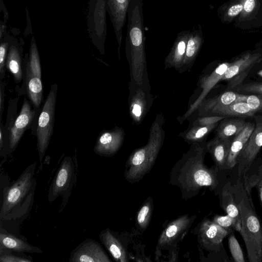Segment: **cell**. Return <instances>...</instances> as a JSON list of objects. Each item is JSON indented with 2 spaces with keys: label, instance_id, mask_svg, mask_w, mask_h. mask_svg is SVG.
<instances>
[{
  "label": "cell",
  "instance_id": "obj_1",
  "mask_svg": "<svg viewBox=\"0 0 262 262\" xmlns=\"http://www.w3.org/2000/svg\"><path fill=\"white\" fill-rule=\"evenodd\" d=\"M206 143L191 144L170 172L169 183L180 189L184 200L195 196L204 187L214 190L219 185L217 168L215 165L209 168L204 164Z\"/></svg>",
  "mask_w": 262,
  "mask_h": 262
},
{
  "label": "cell",
  "instance_id": "obj_2",
  "mask_svg": "<svg viewBox=\"0 0 262 262\" xmlns=\"http://www.w3.org/2000/svg\"><path fill=\"white\" fill-rule=\"evenodd\" d=\"M143 0H132L127 12L125 52L130 79L141 83L148 78L143 14Z\"/></svg>",
  "mask_w": 262,
  "mask_h": 262
},
{
  "label": "cell",
  "instance_id": "obj_3",
  "mask_svg": "<svg viewBox=\"0 0 262 262\" xmlns=\"http://www.w3.org/2000/svg\"><path fill=\"white\" fill-rule=\"evenodd\" d=\"M164 122L163 114H158L150 126L147 144L133 151L128 157L124 176L130 183L139 182L154 165L165 138Z\"/></svg>",
  "mask_w": 262,
  "mask_h": 262
},
{
  "label": "cell",
  "instance_id": "obj_4",
  "mask_svg": "<svg viewBox=\"0 0 262 262\" xmlns=\"http://www.w3.org/2000/svg\"><path fill=\"white\" fill-rule=\"evenodd\" d=\"M240 210V233L244 241L250 262H260L262 253V224L255 211L251 197L240 179L233 186Z\"/></svg>",
  "mask_w": 262,
  "mask_h": 262
},
{
  "label": "cell",
  "instance_id": "obj_5",
  "mask_svg": "<svg viewBox=\"0 0 262 262\" xmlns=\"http://www.w3.org/2000/svg\"><path fill=\"white\" fill-rule=\"evenodd\" d=\"M24 79L19 95H25L32 105L40 109L43 100V86L40 56L34 37L32 38L29 51L24 59Z\"/></svg>",
  "mask_w": 262,
  "mask_h": 262
},
{
  "label": "cell",
  "instance_id": "obj_6",
  "mask_svg": "<svg viewBox=\"0 0 262 262\" xmlns=\"http://www.w3.org/2000/svg\"><path fill=\"white\" fill-rule=\"evenodd\" d=\"M230 233L212 221L203 220L197 226V235L200 255L206 252L204 260L230 261L223 244V239Z\"/></svg>",
  "mask_w": 262,
  "mask_h": 262
},
{
  "label": "cell",
  "instance_id": "obj_7",
  "mask_svg": "<svg viewBox=\"0 0 262 262\" xmlns=\"http://www.w3.org/2000/svg\"><path fill=\"white\" fill-rule=\"evenodd\" d=\"M58 86L56 83L51 85L37 118L35 135L36 137L37 149L40 164L48 149L53 133Z\"/></svg>",
  "mask_w": 262,
  "mask_h": 262
},
{
  "label": "cell",
  "instance_id": "obj_8",
  "mask_svg": "<svg viewBox=\"0 0 262 262\" xmlns=\"http://www.w3.org/2000/svg\"><path fill=\"white\" fill-rule=\"evenodd\" d=\"M128 103L129 114L134 124L139 125L149 111L154 101L148 77L141 83L129 79Z\"/></svg>",
  "mask_w": 262,
  "mask_h": 262
},
{
  "label": "cell",
  "instance_id": "obj_9",
  "mask_svg": "<svg viewBox=\"0 0 262 262\" xmlns=\"http://www.w3.org/2000/svg\"><path fill=\"white\" fill-rule=\"evenodd\" d=\"M231 63H220L210 73L203 72L200 75L196 88L189 99L188 109L182 116L178 117L180 124L187 120L196 110L198 106L209 92L220 81Z\"/></svg>",
  "mask_w": 262,
  "mask_h": 262
},
{
  "label": "cell",
  "instance_id": "obj_10",
  "mask_svg": "<svg viewBox=\"0 0 262 262\" xmlns=\"http://www.w3.org/2000/svg\"><path fill=\"white\" fill-rule=\"evenodd\" d=\"M196 215H181L170 222L162 232L155 249V260L158 261L164 251L179 246L196 219Z\"/></svg>",
  "mask_w": 262,
  "mask_h": 262
},
{
  "label": "cell",
  "instance_id": "obj_11",
  "mask_svg": "<svg viewBox=\"0 0 262 262\" xmlns=\"http://www.w3.org/2000/svg\"><path fill=\"white\" fill-rule=\"evenodd\" d=\"M40 109L34 108L25 96L18 115L12 123L3 154H10L17 147L22 136L29 128L35 129Z\"/></svg>",
  "mask_w": 262,
  "mask_h": 262
},
{
  "label": "cell",
  "instance_id": "obj_12",
  "mask_svg": "<svg viewBox=\"0 0 262 262\" xmlns=\"http://www.w3.org/2000/svg\"><path fill=\"white\" fill-rule=\"evenodd\" d=\"M36 163L28 166L10 187L5 189L0 217L4 219L19 204L33 187Z\"/></svg>",
  "mask_w": 262,
  "mask_h": 262
},
{
  "label": "cell",
  "instance_id": "obj_13",
  "mask_svg": "<svg viewBox=\"0 0 262 262\" xmlns=\"http://www.w3.org/2000/svg\"><path fill=\"white\" fill-rule=\"evenodd\" d=\"M255 126L237 160V174L244 178L262 147V116H254Z\"/></svg>",
  "mask_w": 262,
  "mask_h": 262
},
{
  "label": "cell",
  "instance_id": "obj_14",
  "mask_svg": "<svg viewBox=\"0 0 262 262\" xmlns=\"http://www.w3.org/2000/svg\"><path fill=\"white\" fill-rule=\"evenodd\" d=\"M75 180L74 163L69 156L61 162L49 189L48 201H54L60 195H65L72 189Z\"/></svg>",
  "mask_w": 262,
  "mask_h": 262
},
{
  "label": "cell",
  "instance_id": "obj_15",
  "mask_svg": "<svg viewBox=\"0 0 262 262\" xmlns=\"http://www.w3.org/2000/svg\"><path fill=\"white\" fill-rule=\"evenodd\" d=\"M262 59L260 53L247 52L231 62L221 80L230 81V87H235L246 77L251 68Z\"/></svg>",
  "mask_w": 262,
  "mask_h": 262
},
{
  "label": "cell",
  "instance_id": "obj_16",
  "mask_svg": "<svg viewBox=\"0 0 262 262\" xmlns=\"http://www.w3.org/2000/svg\"><path fill=\"white\" fill-rule=\"evenodd\" d=\"M70 262H111L101 245L96 241L88 238L71 252Z\"/></svg>",
  "mask_w": 262,
  "mask_h": 262
},
{
  "label": "cell",
  "instance_id": "obj_17",
  "mask_svg": "<svg viewBox=\"0 0 262 262\" xmlns=\"http://www.w3.org/2000/svg\"><path fill=\"white\" fill-rule=\"evenodd\" d=\"M106 10L109 14L116 37L119 59L122 39L123 27L127 17V12L132 0H104Z\"/></svg>",
  "mask_w": 262,
  "mask_h": 262
},
{
  "label": "cell",
  "instance_id": "obj_18",
  "mask_svg": "<svg viewBox=\"0 0 262 262\" xmlns=\"http://www.w3.org/2000/svg\"><path fill=\"white\" fill-rule=\"evenodd\" d=\"M124 138L125 132L121 127L103 130L97 138L94 151L101 156H113L122 146Z\"/></svg>",
  "mask_w": 262,
  "mask_h": 262
},
{
  "label": "cell",
  "instance_id": "obj_19",
  "mask_svg": "<svg viewBox=\"0 0 262 262\" xmlns=\"http://www.w3.org/2000/svg\"><path fill=\"white\" fill-rule=\"evenodd\" d=\"M234 25L246 30L262 26V0H245L243 9L234 20Z\"/></svg>",
  "mask_w": 262,
  "mask_h": 262
},
{
  "label": "cell",
  "instance_id": "obj_20",
  "mask_svg": "<svg viewBox=\"0 0 262 262\" xmlns=\"http://www.w3.org/2000/svg\"><path fill=\"white\" fill-rule=\"evenodd\" d=\"M246 96L232 91H227L213 97H206L193 114L197 113V116H209L213 111L221 107L235 102L245 101Z\"/></svg>",
  "mask_w": 262,
  "mask_h": 262
},
{
  "label": "cell",
  "instance_id": "obj_21",
  "mask_svg": "<svg viewBox=\"0 0 262 262\" xmlns=\"http://www.w3.org/2000/svg\"><path fill=\"white\" fill-rule=\"evenodd\" d=\"M99 239L113 258L117 262L128 261L126 248L117 234L110 229L102 230Z\"/></svg>",
  "mask_w": 262,
  "mask_h": 262
},
{
  "label": "cell",
  "instance_id": "obj_22",
  "mask_svg": "<svg viewBox=\"0 0 262 262\" xmlns=\"http://www.w3.org/2000/svg\"><path fill=\"white\" fill-rule=\"evenodd\" d=\"M203 43L202 28H198L189 30L186 52L182 66L178 72L182 73L190 70L198 56Z\"/></svg>",
  "mask_w": 262,
  "mask_h": 262
},
{
  "label": "cell",
  "instance_id": "obj_23",
  "mask_svg": "<svg viewBox=\"0 0 262 262\" xmlns=\"http://www.w3.org/2000/svg\"><path fill=\"white\" fill-rule=\"evenodd\" d=\"M6 68L12 75L16 84L23 81L24 74L23 52L17 40L11 39L6 58Z\"/></svg>",
  "mask_w": 262,
  "mask_h": 262
},
{
  "label": "cell",
  "instance_id": "obj_24",
  "mask_svg": "<svg viewBox=\"0 0 262 262\" xmlns=\"http://www.w3.org/2000/svg\"><path fill=\"white\" fill-rule=\"evenodd\" d=\"M189 33V30L178 33L169 54L165 58V69L173 68L179 71L185 56Z\"/></svg>",
  "mask_w": 262,
  "mask_h": 262
},
{
  "label": "cell",
  "instance_id": "obj_25",
  "mask_svg": "<svg viewBox=\"0 0 262 262\" xmlns=\"http://www.w3.org/2000/svg\"><path fill=\"white\" fill-rule=\"evenodd\" d=\"M233 139L222 138L216 136L207 142L206 147L219 170L227 169V160Z\"/></svg>",
  "mask_w": 262,
  "mask_h": 262
},
{
  "label": "cell",
  "instance_id": "obj_26",
  "mask_svg": "<svg viewBox=\"0 0 262 262\" xmlns=\"http://www.w3.org/2000/svg\"><path fill=\"white\" fill-rule=\"evenodd\" d=\"M255 124L247 122L244 128L232 141L227 160V168L232 169L237 164L238 157L248 141Z\"/></svg>",
  "mask_w": 262,
  "mask_h": 262
},
{
  "label": "cell",
  "instance_id": "obj_27",
  "mask_svg": "<svg viewBox=\"0 0 262 262\" xmlns=\"http://www.w3.org/2000/svg\"><path fill=\"white\" fill-rule=\"evenodd\" d=\"M220 205L224 211L233 217L241 228L240 210L236 201L233 186L230 182L223 187L220 196Z\"/></svg>",
  "mask_w": 262,
  "mask_h": 262
},
{
  "label": "cell",
  "instance_id": "obj_28",
  "mask_svg": "<svg viewBox=\"0 0 262 262\" xmlns=\"http://www.w3.org/2000/svg\"><path fill=\"white\" fill-rule=\"evenodd\" d=\"M1 249L11 250L16 252L42 253V250L37 247L34 246L26 241L9 233H0Z\"/></svg>",
  "mask_w": 262,
  "mask_h": 262
},
{
  "label": "cell",
  "instance_id": "obj_29",
  "mask_svg": "<svg viewBox=\"0 0 262 262\" xmlns=\"http://www.w3.org/2000/svg\"><path fill=\"white\" fill-rule=\"evenodd\" d=\"M255 112L252 111L244 101L233 102L213 111L209 116H223L226 117H252Z\"/></svg>",
  "mask_w": 262,
  "mask_h": 262
},
{
  "label": "cell",
  "instance_id": "obj_30",
  "mask_svg": "<svg viewBox=\"0 0 262 262\" xmlns=\"http://www.w3.org/2000/svg\"><path fill=\"white\" fill-rule=\"evenodd\" d=\"M217 126L215 136L222 138H231L238 134L245 127L247 122L242 118L223 119Z\"/></svg>",
  "mask_w": 262,
  "mask_h": 262
},
{
  "label": "cell",
  "instance_id": "obj_31",
  "mask_svg": "<svg viewBox=\"0 0 262 262\" xmlns=\"http://www.w3.org/2000/svg\"><path fill=\"white\" fill-rule=\"evenodd\" d=\"M218 125V123L209 125H188L179 136L189 144L205 142L208 135Z\"/></svg>",
  "mask_w": 262,
  "mask_h": 262
},
{
  "label": "cell",
  "instance_id": "obj_32",
  "mask_svg": "<svg viewBox=\"0 0 262 262\" xmlns=\"http://www.w3.org/2000/svg\"><path fill=\"white\" fill-rule=\"evenodd\" d=\"M245 0H229L219 7L217 13L223 24L233 21L242 12Z\"/></svg>",
  "mask_w": 262,
  "mask_h": 262
},
{
  "label": "cell",
  "instance_id": "obj_33",
  "mask_svg": "<svg viewBox=\"0 0 262 262\" xmlns=\"http://www.w3.org/2000/svg\"><path fill=\"white\" fill-rule=\"evenodd\" d=\"M153 209V199L149 196L143 203L137 213L136 227L140 232H144L149 226Z\"/></svg>",
  "mask_w": 262,
  "mask_h": 262
},
{
  "label": "cell",
  "instance_id": "obj_34",
  "mask_svg": "<svg viewBox=\"0 0 262 262\" xmlns=\"http://www.w3.org/2000/svg\"><path fill=\"white\" fill-rule=\"evenodd\" d=\"M245 188L249 195L251 196V190L255 187L258 191L262 206V163L250 174H247L244 178Z\"/></svg>",
  "mask_w": 262,
  "mask_h": 262
},
{
  "label": "cell",
  "instance_id": "obj_35",
  "mask_svg": "<svg viewBox=\"0 0 262 262\" xmlns=\"http://www.w3.org/2000/svg\"><path fill=\"white\" fill-rule=\"evenodd\" d=\"M212 221L227 230L229 233L237 231L240 232L241 228L238 226L235 220L229 215H216Z\"/></svg>",
  "mask_w": 262,
  "mask_h": 262
},
{
  "label": "cell",
  "instance_id": "obj_36",
  "mask_svg": "<svg viewBox=\"0 0 262 262\" xmlns=\"http://www.w3.org/2000/svg\"><path fill=\"white\" fill-rule=\"evenodd\" d=\"M229 248L235 262H245L242 249L238 241L236 239L234 232L228 235Z\"/></svg>",
  "mask_w": 262,
  "mask_h": 262
},
{
  "label": "cell",
  "instance_id": "obj_37",
  "mask_svg": "<svg viewBox=\"0 0 262 262\" xmlns=\"http://www.w3.org/2000/svg\"><path fill=\"white\" fill-rule=\"evenodd\" d=\"M225 118L226 117L225 116L217 115L195 116V118L190 117L188 119L189 125L206 126L212 125L218 123Z\"/></svg>",
  "mask_w": 262,
  "mask_h": 262
},
{
  "label": "cell",
  "instance_id": "obj_38",
  "mask_svg": "<svg viewBox=\"0 0 262 262\" xmlns=\"http://www.w3.org/2000/svg\"><path fill=\"white\" fill-rule=\"evenodd\" d=\"M11 39H4L1 42L0 45V80L5 78L6 72V58L10 44Z\"/></svg>",
  "mask_w": 262,
  "mask_h": 262
},
{
  "label": "cell",
  "instance_id": "obj_39",
  "mask_svg": "<svg viewBox=\"0 0 262 262\" xmlns=\"http://www.w3.org/2000/svg\"><path fill=\"white\" fill-rule=\"evenodd\" d=\"M244 102L255 113L262 111V95H247Z\"/></svg>",
  "mask_w": 262,
  "mask_h": 262
},
{
  "label": "cell",
  "instance_id": "obj_40",
  "mask_svg": "<svg viewBox=\"0 0 262 262\" xmlns=\"http://www.w3.org/2000/svg\"><path fill=\"white\" fill-rule=\"evenodd\" d=\"M1 262H32L30 257L20 256L11 253H1L0 255Z\"/></svg>",
  "mask_w": 262,
  "mask_h": 262
},
{
  "label": "cell",
  "instance_id": "obj_41",
  "mask_svg": "<svg viewBox=\"0 0 262 262\" xmlns=\"http://www.w3.org/2000/svg\"><path fill=\"white\" fill-rule=\"evenodd\" d=\"M241 91L250 92L262 95V82H252L244 84L239 87Z\"/></svg>",
  "mask_w": 262,
  "mask_h": 262
},
{
  "label": "cell",
  "instance_id": "obj_42",
  "mask_svg": "<svg viewBox=\"0 0 262 262\" xmlns=\"http://www.w3.org/2000/svg\"><path fill=\"white\" fill-rule=\"evenodd\" d=\"M6 83L5 81L0 80V119L2 121V114L4 107L5 90Z\"/></svg>",
  "mask_w": 262,
  "mask_h": 262
},
{
  "label": "cell",
  "instance_id": "obj_43",
  "mask_svg": "<svg viewBox=\"0 0 262 262\" xmlns=\"http://www.w3.org/2000/svg\"><path fill=\"white\" fill-rule=\"evenodd\" d=\"M3 127L4 125L2 123V121H1V124H0V151H1V155L2 154L3 148H4V133H3Z\"/></svg>",
  "mask_w": 262,
  "mask_h": 262
},
{
  "label": "cell",
  "instance_id": "obj_44",
  "mask_svg": "<svg viewBox=\"0 0 262 262\" xmlns=\"http://www.w3.org/2000/svg\"><path fill=\"white\" fill-rule=\"evenodd\" d=\"M257 74L262 77V70L259 71L258 72H257Z\"/></svg>",
  "mask_w": 262,
  "mask_h": 262
},
{
  "label": "cell",
  "instance_id": "obj_45",
  "mask_svg": "<svg viewBox=\"0 0 262 262\" xmlns=\"http://www.w3.org/2000/svg\"><path fill=\"white\" fill-rule=\"evenodd\" d=\"M258 45L262 46V40L260 41V42L258 43Z\"/></svg>",
  "mask_w": 262,
  "mask_h": 262
},
{
  "label": "cell",
  "instance_id": "obj_46",
  "mask_svg": "<svg viewBox=\"0 0 262 262\" xmlns=\"http://www.w3.org/2000/svg\"><path fill=\"white\" fill-rule=\"evenodd\" d=\"M260 262H262V253H261V259H260Z\"/></svg>",
  "mask_w": 262,
  "mask_h": 262
}]
</instances>
